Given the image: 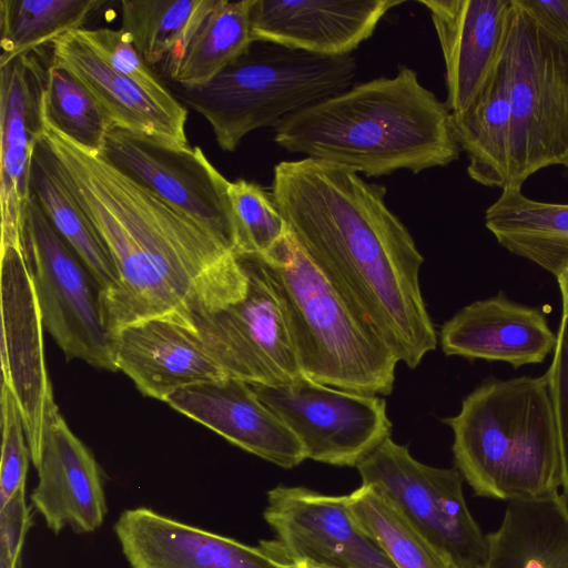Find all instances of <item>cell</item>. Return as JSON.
Wrapping results in <instances>:
<instances>
[{
	"label": "cell",
	"instance_id": "obj_1",
	"mask_svg": "<svg viewBox=\"0 0 568 568\" xmlns=\"http://www.w3.org/2000/svg\"><path fill=\"white\" fill-rule=\"evenodd\" d=\"M59 173L104 243L118 284L100 296L110 334L149 318L194 327L197 314L241 300L240 257L206 229L45 124Z\"/></svg>",
	"mask_w": 568,
	"mask_h": 568
},
{
	"label": "cell",
	"instance_id": "obj_2",
	"mask_svg": "<svg viewBox=\"0 0 568 568\" xmlns=\"http://www.w3.org/2000/svg\"><path fill=\"white\" fill-rule=\"evenodd\" d=\"M386 192L310 158L277 163L271 185L300 248L398 362L415 368L438 339L420 292L424 258Z\"/></svg>",
	"mask_w": 568,
	"mask_h": 568
},
{
	"label": "cell",
	"instance_id": "obj_3",
	"mask_svg": "<svg viewBox=\"0 0 568 568\" xmlns=\"http://www.w3.org/2000/svg\"><path fill=\"white\" fill-rule=\"evenodd\" d=\"M274 141L367 178L445 166L462 151L446 102L406 65L290 114Z\"/></svg>",
	"mask_w": 568,
	"mask_h": 568
},
{
	"label": "cell",
	"instance_id": "obj_4",
	"mask_svg": "<svg viewBox=\"0 0 568 568\" xmlns=\"http://www.w3.org/2000/svg\"><path fill=\"white\" fill-rule=\"evenodd\" d=\"M444 422L454 434L456 468L477 496L510 501L560 494L561 453L546 374L489 379Z\"/></svg>",
	"mask_w": 568,
	"mask_h": 568
},
{
	"label": "cell",
	"instance_id": "obj_5",
	"mask_svg": "<svg viewBox=\"0 0 568 568\" xmlns=\"http://www.w3.org/2000/svg\"><path fill=\"white\" fill-rule=\"evenodd\" d=\"M262 261L286 310L302 374L364 395H389L398 359L311 262L291 233Z\"/></svg>",
	"mask_w": 568,
	"mask_h": 568
},
{
	"label": "cell",
	"instance_id": "obj_6",
	"mask_svg": "<svg viewBox=\"0 0 568 568\" xmlns=\"http://www.w3.org/2000/svg\"><path fill=\"white\" fill-rule=\"evenodd\" d=\"M352 54L328 57L254 41L209 82L176 84L175 98L201 114L217 145L233 152L252 131L275 128L290 114L353 87Z\"/></svg>",
	"mask_w": 568,
	"mask_h": 568
},
{
	"label": "cell",
	"instance_id": "obj_7",
	"mask_svg": "<svg viewBox=\"0 0 568 568\" xmlns=\"http://www.w3.org/2000/svg\"><path fill=\"white\" fill-rule=\"evenodd\" d=\"M505 51L511 101L506 187H521L537 171L568 162V44L513 0Z\"/></svg>",
	"mask_w": 568,
	"mask_h": 568
},
{
	"label": "cell",
	"instance_id": "obj_8",
	"mask_svg": "<svg viewBox=\"0 0 568 568\" xmlns=\"http://www.w3.org/2000/svg\"><path fill=\"white\" fill-rule=\"evenodd\" d=\"M21 241L43 325L65 357L116 371L111 334L101 315L100 291L31 196L23 215Z\"/></svg>",
	"mask_w": 568,
	"mask_h": 568
},
{
	"label": "cell",
	"instance_id": "obj_9",
	"mask_svg": "<svg viewBox=\"0 0 568 568\" xmlns=\"http://www.w3.org/2000/svg\"><path fill=\"white\" fill-rule=\"evenodd\" d=\"M356 467L362 484L384 490L455 568H483L486 535L467 507L456 467L425 465L390 437Z\"/></svg>",
	"mask_w": 568,
	"mask_h": 568
},
{
	"label": "cell",
	"instance_id": "obj_10",
	"mask_svg": "<svg viewBox=\"0 0 568 568\" xmlns=\"http://www.w3.org/2000/svg\"><path fill=\"white\" fill-rule=\"evenodd\" d=\"M247 274L245 295L197 314L193 325L227 377L278 385L302 376L284 304L262 261L237 255Z\"/></svg>",
	"mask_w": 568,
	"mask_h": 568
},
{
	"label": "cell",
	"instance_id": "obj_11",
	"mask_svg": "<svg viewBox=\"0 0 568 568\" xmlns=\"http://www.w3.org/2000/svg\"><path fill=\"white\" fill-rule=\"evenodd\" d=\"M251 386L297 437L306 458L357 466L390 437L386 403L377 396L345 392L305 376L278 385Z\"/></svg>",
	"mask_w": 568,
	"mask_h": 568
},
{
	"label": "cell",
	"instance_id": "obj_12",
	"mask_svg": "<svg viewBox=\"0 0 568 568\" xmlns=\"http://www.w3.org/2000/svg\"><path fill=\"white\" fill-rule=\"evenodd\" d=\"M99 154L216 236L236 254L237 229L230 181L199 146H179L111 128Z\"/></svg>",
	"mask_w": 568,
	"mask_h": 568
},
{
	"label": "cell",
	"instance_id": "obj_13",
	"mask_svg": "<svg viewBox=\"0 0 568 568\" xmlns=\"http://www.w3.org/2000/svg\"><path fill=\"white\" fill-rule=\"evenodd\" d=\"M263 516L276 536L267 545L294 564L396 568L352 513L348 495L280 485L267 493Z\"/></svg>",
	"mask_w": 568,
	"mask_h": 568
},
{
	"label": "cell",
	"instance_id": "obj_14",
	"mask_svg": "<svg viewBox=\"0 0 568 568\" xmlns=\"http://www.w3.org/2000/svg\"><path fill=\"white\" fill-rule=\"evenodd\" d=\"M1 366L22 418L32 463L39 456L49 399L43 321L22 247H1Z\"/></svg>",
	"mask_w": 568,
	"mask_h": 568
},
{
	"label": "cell",
	"instance_id": "obj_15",
	"mask_svg": "<svg viewBox=\"0 0 568 568\" xmlns=\"http://www.w3.org/2000/svg\"><path fill=\"white\" fill-rule=\"evenodd\" d=\"M39 50L0 67L1 247H22V221L30 197L34 145L45 123L47 69Z\"/></svg>",
	"mask_w": 568,
	"mask_h": 568
},
{
	"label": "cell",
	"instance_id": "obj_16",
	"mask_svg": "<svg viewBox=\"0 0 568 568\" xmlns=\"http://www.w3.org/2000/svg\"><path fill=\"white\" fill-rule=\"evenodd\" d=\"M132 568H297L266 541L257 547L138 507L114 525Z\"/></svg>",
	"mask_w": 568,
	"mask_h": 568
},
{
	"label": "cell",
	"instance_id": "obj_17",
	"mask_svg": "<svg viewBox=\"0 0 568 568\" xmlns=\"http://www.w3.org/2000/svg\"><path fill=\"white\" fill-rule=\"evenodd\" d=\"M32 464L39 480L30 500L51 531L70 527L93 532L102 525L108 509L100 467L69 428L53 396L47 405L41 449Z\"/></svg>",
	"mask_w": 568,
	"mask_h": 568
},
{
	"label": "cell",
	"instance_id": "obj_18",
	"mask_svg": "<svg viewBox=\"0 0 568 568\" xmlns=\"http://www.w3.org/2000/svg\"><path fill=\"white\" fill-rule=\"evenodd\" d=\"M439 41L453 115L464 112L501 58L513 0H420Z\"/></svg>",
	"mask_w": 568,
	"mask_h": 568
},
{
	"label": "cell",
	"instance_id": "obj_19",
	"mask_svg": "<svg viewBox=\"0 0 568 568\" xmlns=\"http://www.w3.org/2000/svg\"><path fill=\"white\" fill-rule=\"evenodd\" d=\"M116 371L136 388L164 402L173 392L227 377L195 327L169 318H149L111 334Z\"/></svg>",
	"mask_w": 568,
	"mask_h": 568
},
{
	"label": "cell",
	"instance_id": "obj_20",
	"mask_svg": "<svg viewBox=\"0 0 568 568\" xmlns=\"http://www.w3.org/2000/svg\"><path fill=\"white\" fill-rule=\"evenodd\" d=\"M164 402L230 443L280 467L292 468L306 459L297 437L242 379L189 385Z\"/></svg>",
	"mask_w": 568,
	"mask_h": 568
},
{
	"label": "cell",
	"instance_id": "obj_21",
	"mask_svg": "<svg viewBox=\"0 0 568 568\" xmlns=\"http://www.w3.org/2000/svg\"><path fill=\"white\" fill-rule=\"evenodd\" d=\"M399 0H254V41H267L320 55H348L372 37Z\"/></svg>",
	"mask_w": 568,
	"mask_h": 568
},
{
	"label": "cell",
	"instance_id": "obj_22",
	"mask_svg": "<svg viewBox=\"0 0 568 568\" xmlns=\"http://www.w3.org/2000/svg\"><path fill=\"white\" fill-rule=\"evenodd\" d=\"M556 342L557 334L540 310L504 296L463 307L440 331L446 355L505 362L515 368L544 362Z\"/></svg>",
	"mask_w": 568,
	"mask_h": 568
},
{
	"label": "cell",
	"instance_id": "obj_23",
	"mask_svg": "<svg viewBox=\"0 0 568 568\" xmlns=\"http://www.w3.org/2000/svg\"><path fill=\"white\" fill-rule=\"evenodd\" d=\"M51 58L65 65L111 123L170 144L189 146L186 108H169L133 81L110 68L77 34L67 33L50 44Z\"/></svg>",
	"mask_w": 568,
	"mask_h": 568
},
{
	"label": "cell",
	"instance_id": "obj_24",
	"mask_svg": "<svg viewBox=\"0 0 568 568\" xmlns=\"http://www.w3.org/2000/svg\"><path fill=\"white\" fill-rule=\"evenodd\" d=\"M483 568H565L568 564V500H510L499 528L486 535Z\"/></svg>",
	"mask_w": 568,
	"mask_h": 568
},
{
	"label": "cell",
	"instance_id": "obj_25",
	"mask_svg": "<svg viewBox=\"0 0 568 568\" xmlns=\"http://www.w3.org/2000/svg\"><path fill=\"white\" fill-rule=\"evenodd\" d=\"M453 126L460 150L468 158L469 178L481 185L504 190L511 130L510 73L506 51L468 108L453 115Z\"/></svg>",
	"mask_w": 568,
	"mask_h": 568
},
{
	"label": "cell",
	"instance_id": "obj_26",
	"mask_svg": "<svg viewBox=\"0 0 568 568\" xmlns=\"http://www.w3.org/2000/svg\"><path fill=\"white\" fill-rule=\"evenodd\" d=\"M485 226L510 253L556 277L568 266V204L527 197L506 187L485 212Z\"/></svg>",
	"mask_w": 568,
	"mask_h": 568
},
{
	"label": "cell",
	"instance_id": "obj_27",
	"mask_svg": "<svg viewBox=\"0 0 568 568\" xmlns=\"http://www.w3.org/2000/svg\"><path fill=\"white\" fill-rule=\"evenodd\" d=\"M29 187L30 196L93 277L99 297L109 294L119 280L115 265L89 217L65 186L53 152L42 135L33 149Z\"/></svg>",
	"mask_w": 568,
	"mask_h": 568
},
{
	"label": "cell",
	"instance_id": "obj_28",
	"mask_svg": "<svg viewBox=\"0 0 568 568\" xmlns=\"http://www.w3.org/2000/svg\"><path fill=\"white\" fill-rule=\"evenodd\" d=\"M220 0H122V29L153 68L170 77Z\"/></svg>",
	"mask_w": 568,
	"mask_h": 568
},
{
	"label": "cell",
	"instance_id": "obj_29",
	"mask_svg": "<svg viewBox=\"0 0 568 568\" xmlns=\"http://www.w3.org/2000/svg\"><path fill=\"white\" fill-rule=\"evenodd\" d=\"M253 2L220 0L195 32L170 79L186 87L206 83L246 52L254 42Z\"/></svg>",
	"mask_w": 568,
	"mask_h": 568
},
{
	"label": "cell",
	"instance_id": "obj_30",
	"mask_svg": "<svg viewBox=\"0 0 568 568\" xmlns=\"http://www.w3.org/2000/svg\"><path fill=\"white\" fill-rule=\"evenodd\" d=\"M100 0H1L0 67L82 29Z\"/></svg>",
	"mask_w": 568,
	"mask_h": 568
},
{
	"label": "cell",
	"instance_id": "obj_31",
	"mask_svg": "<svg viewBox=\"0 0 568 568\" xmlns=\"http://www.w3.org/2000/svg\"><path fill=\"white\" fill-rule=\"evenodd\" d=\"M348 501L361 526L396 568H455L379 487L362 484Z\"/></svg>",
	"mask_w": 568,
	"mask_h": 568
},
{
	"label": "cell",
	"instance_id": "obj_32",
	"mask_svg": "<svg viewBox=\"0 0 568 568\" xmlns=\"http://www.w3.org/2000/svg\"><path fill=\"white\" fill-rule=\"evenodd\" d=\"M43 114L45 124L94 153L101 151L112 128L80 81L51 57L43 93Z\"/></svg>",
	"mask_w": 568,
	"mask_h": 568
},
{
	"label": "cell",
	"instance_id": "obj_33",
	"mask_svg": "<svg viewBox=\"0 0 568 568\" xmlns=\"http://www.w3.org/2000/svg\"><path fill=\"white\" fill-rule=\"evenodd\" d=\"M227 195L237 229L236 255H266L287 233L271 192L237 179L230 181Z\"/></svg>",
	"mask_w": 568,
	"mask_h": 568
},
{
	"label": "cell",
	"instance_id": "obj_34",
	"mask_svg": "<svg viewBox=\"0 0 568 568\" xmlns=\"http://www.w3.org/2000/svg\"><path fill=\"white\" fill-rule=\"evenodd\" d=\"M75 32L110 68L133 81L152 98L172 109L184 108L122 28H82Z\"/></svg>",
	"mask_w": 568,
	"mask_h": 568
},
{
	"label": "cell",
	"instance_id": "obj_35",
	"mask_svg": "<svg viewBox=\"0 0 568 568\" xmlns=\"http://www.w3.org/2000/svg\"><path fill=\"white\" fill-rule=\"evenodd\" d=\"M0 506L26 488L30 449L17 400L11 389L1 387Z\"/></svg>",
	"mask_w": 568,
	"mask_h": 568
},
{
	"label": "cell",
	"instance_id": "obj_36",
	"mask_svg": "<svg viewBox=\"0 0 568 568\" xmlns=\"http://www.w3.org/2000/svg\"><path fill=\"white\" fill-rule=\"evenodd\" d=\"M562 465L561 494L568 500V314L562 312L551 365L546 372Z\"/></svg>",
	"mask_w": 568,
	"mask_h": 568
},
{
	"label": "cell",
	"instance_id": "obj_37",
	"mask_svg": "<svg viewBox=\"0 0 568 568\" xmlns=\"http://www.w3.org/2000/svg\"><path fill=\"white\" fill-rule=\"evenodd\" d=\"M31 526L26 488L0 506V568H19L22 546Z\"/></svg>",
	"mask_w": 568,
	"mask_h": 568
},
{
	"label": "cell",
	"instance_id": "obj_38",
	"mask_svg": "<svg viewBox=\"0 0 568 568\" xmlns=\"http://www.w3.org/2000/svg\"><path fill=\"white\" fill-rule=\"evenodd\" d=\"M534 22L568 44V0H514Z\"/></svg>",
	"mask_w": 568,
	"mask_h": 568
},
{
	"label": "cell",
	"instance_id": "obj_39",
	"mask_svg": "<svg viewBox=\"0 0 568 568\" xmlns=\"http://www.w3.org/2000/svg\"><path fill=\"white\" fill-rule=\"evenodd\" d=\"M556 278L562 297V312L568 314V266Z\"/></svg>",
	"mask_w": 568,
	"mask_h": 568
},
{
	"label": "cell",
	"instance_id": "obj_40",
	"mask_svg": "<svg viewBox=\"0 0 568 568\" xmlns=\"http://www.w3.org/2000/svg\"><path fill=\"white\" fill-rule=\"evenodd\" d=\"M296 566H297V568H329V567L317 565V564H313V562H310V561L296 562Z\"/></svg>",
	"mask_w": 568,
	"mask_h": 568
},
{
	"label": "cell",
	"instance_id": "obj_41",
	"mask_svg": "<svg viewBox=\"0 0 568 568\" xmlns=\"http://www.w3.org/2000/svg\"><path fill=\"white\" fill-rule=\"evenodd\" d=\"M565 166H566V168H568V162L566 163V165H565Z\"/></svg>",
	"mask_w": 568,
	"mask_h": 568
},
{
	"label": "cell",
	"instance_id": "obj_42",
	"mask_svg": "<svg viewBox=\"0 0 568 568\" xmlns=\"http://www.w3.org/2000/svg\"><path fill=\"white\" fill-rule=\"evenodd\" d=\"M565 568H568V564L566 565V567H565Z\"/></svg>",
	"mask_w": 568,
	"mask_h": 568
}]
</instances>
